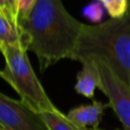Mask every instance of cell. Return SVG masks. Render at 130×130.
Masks as SVG:
<instances>
[{"instance_id":"ba28073f","label":"cell","mask_w":130,"mask_h":130,"mask_svg":"<svg viewBox=\"0 0 130 130\" xmlns=\"http://www.w3.org/2000/svg\"><path fill=\"white\" fill-rule=\"evenodd\" d=\"M22 45L20 30L12 15L0 8V48L5 45Z\"/></svg>"},{"instance_id":"2e32d148","label":"cell","mask_w":130,"mask_h":130,"mask_svg":"<svg viewBox=\"0 0 130 130\" xmlns=\"http://www.w3.org/2000/svg\"><path fill=\"white\" fill-rule=\"evenodd\" d=\"M98 1H103V0H98Z\"/></svg>"},{"instance_id":"6da1fadb","label":"cell","mask_w":130,"mask_h":130,"mask_svg":"<svg viewBox=\"0 0 130 130\" xmlns=\"http://www.w3.org/2000/svg\"><path fill=\"white\" fill-rule=\"evenodd\" d=\"M84 23L74 18L61 0H37L18 24L22 46L32 52L44 72L63 59H72Z\"/></svg>"},{"instance_id":"3957f363","label":"cell","mask_w":130,"mask_h":130,"mask_svg":"<svg viewBox=\"0 0 130 130\" xmlns=\"http://www.w3.org/2000/svg\"><path fill=\"white\" fill-rule=\"evenodd\" d=\"M26 52L20 44L2 46L1 53L5 58V67L0 72V77L8 82L18 93L20 101L36 113L56 110L38 79Z\"/></svg>"},{"instance_id":"9c48e42d","label":"cell","mask_w":130,"mask_h":130,"mask_svg":"<svg viewBox=\"0 0 130 130\" xmlns=\"http://www.w3.org/2000/svg\"><path fill=\"white\" fill-rule=\"evenodd\" d=\"M39 115L48 130H88V128H83L71 121L67 115H64L58 109L42 112Z\"/></svg>"},{"instance_id":"30bf717a","label":"cell","mask_w":130,"mask_h":130,"mask_svg":"<svg viewBox=\"0 0 130 130\" xmlns=\"http://www.w3.org/2000/svg\"><path fill=\"white\" fill-rule=\"evenodd\" d=\"M102 2L111 18H122L130 9V0H103Z\"/></svg>"},{"instance_id":"4fadbf2b","label":"cell","mask_w":130,"mask_h":130,"mask_svg":"<svg viewBox=\"0 0 130 130\" xmlns=\"http://www.w3.org/2000/svg\"><path fill=\"white\" fill-rule=\"evenodd\" d=\"M88 130H106V129H101V128H98V129H90V128H88ZM116 130H124V129H116Z\"/></svg>"},{"instance_id":"8992f818","label":"cell","mask_w":130,"mask_h":130,"mask_svg":"<svg viewBox=\"0 0 130 130\" xmlns=\"http://www.w3.org/2000/svg\"><path fill=\"white\" fill-rule=\"evenodd\" d=\"M109 108V104H104L100 101H93L90 105H82L71 109L67 117L83 128L98 129L103 118L104 111Z\"/></svg>"},{"instance_id":"8fae6325","label":"cell","mask_w":130,"mask_h":130,"mask_svg":"<svg viewBox=\"0 0 130 130\" xmlns=\"http://www.w3.org/2000/svg\"><path fill=\"white\" fill-rule=\"evenodd\" d=\"M37 0H16L17 24L24 21L31 12Z\"/></svg>"},{"instance_id":"277c9868","label":"cell","mask_w":130,"mask_h":130,"mask_svg":"<svg viewBox=\"0 0 130 130\" xmlns=\"http://www.w3.org/2000/svg\"><path fill=\"white\" fill-rule=\"evenodd\" d=\"M93 61L100 73L99 89L108 98L109 107L122 123L123 129L130 130V86L120 80L106 64L99 60Z\"/></svg>"},{"instance_id":"9a60e30c","label":"cell","mask_w":130,"mask_h":130,"mask_svg":"<svg viewBox=\"0 0 130 130\" xmlns=\"http://www.w3.org/2000/svg\"><path fill=\"white\" fill-rule=\"evenodd\" d=\"M0 52H1V48H0ZM0 72H1V70H0Z\"/></svg>"},{"instance_id":"5bb4252c","label":"cell","mask_w":130,"mask_h":130,"mask_svg":"<svg viewBox=\"0 0 130 130\" xmlns=\"http://www.w3.org/2000/svg\"><path fill=\"white\" fill-rule=\"evenodd\" d=\"M0 130H3V128H2V127H1V126H0Z\"/></svg>"},{"instance_id":"7a4b0ae2","label":"cell","mask_w":130,"mask_h":130,"mask_svg":"<svg viewBox=\"0 0 130 130\" xmlns=\"http://www.w3.org/2000/svg\"><path fill=\"white\" fill-rule=\"evenodd\" d=\"M99 60L130 86V9L122 18L83 24L71 60Z\"/></svg>"},{"instance_id":"5b68a950","label":"cell","mask_w":130,"mask_h":130,"mask_svg":"<svg viewBox=\"0 0 130 130\" xmlns=\"http://www.w3.org/2000/svg\"><path fill=\"white\" fill-rule=\"evenodd\" d=\"M0 126L3 130H48L39 113L22 101L0 92Z\"/></svg>"},{"instance_id":"52a82bcc","label":"cell","mask_w":130,"mask_h":130,"mask_svg":"<svg viewBox=\"0 0 130 130\" xmlns=\"http://www.w3.org/2000/svg\"><path fill=\"white\" fill-rule=\"evenodd\" d=\"M80 63L82 69L77 73L74 89L77 93L87 99H92L94 90L96 87L99 88L100 84V73L96 64L90 59L81 60Z\"/></svg>"},{"instance_id":"7c38bea8","label":"cell","mask_w":130,"mask_h":130,"mask_svg":"<svg viewBox=\"0 0 130 130\" xmlns=\"http://www.w3.org/2000/svg\"><path fill=\"white\" fill-rule=\"evenodd\" d=\"M7 1V4L9 6V9L13 15V17L15 18V20L17 21V14H16V0H6Z\"/></svg>"}]
</instances>
